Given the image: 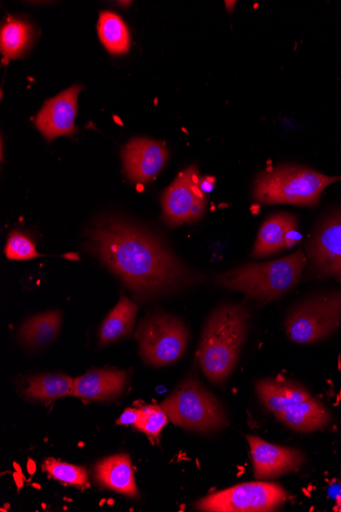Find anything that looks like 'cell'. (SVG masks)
Here are the masks:
<instances>
[{
	"label": "cell",
	"mask_w": 341,
	"mask_h": 512,
	"mask_svg": "<svg viewBox=\"0 0 341 512\" xmlns=\"http://www.w3.org/2000/svg\"><path fill=\"white\" fill-rule=\"evenodd\" d=\"M86 250L138 298L170 294L202 281L152 231L119 217L96 220L87 231Z\"/></svg>",
	"instance_id": "obj_1"
},
{
	"label": "cell",
	"mask_w": 341,
	"mask_h": 512,
	"mask_svg": "<svg viewBox=\"0 0 341 512\" xmlns=\"http://www.w3.org/2000/svg\"><path fill=\"white\" fill-rule=\"evenodd\" d=\"M249 320L245 307L230 304L216 309L208 319L198 357L212 383L222 384L231 375L248 335Z\"/></svg>",
	"instance_id": "obj_2"
},
{
	"label": "cell",
	"mask_w": 341,
	"mask_h": 512,
	"mask_svg": "<svg viewBox=\"0 0 341 512\" xmlns=\"http://www.w3.org/2000/svg\"><path fill=\"white\" fill-rule=\"evenodd\" d=\"M307 265L306 255L299 250L282 259L236 267L218 275L216 284L223 289L240 292L248 299L267 303L295 288Z\"/></svg>",
	"instance_id": "obj_3"
},
{
	"label": "cell",
	"mask_w": 341,
	"mask_h": 512,
	"mask_svg": "<svg viewBox=\"0 0 341 512\" xmlns=\"http://www.w3.org/2000/svg\"><path fill=\"white\" fill-rule=\"evenodd\" d=\"M339 177L306 166L285 164L260 173L254 183V198L265 205L314 207L321 195Z\"/></svg>",
	"instance_id": "obj_4"
},
{
	"label": "cell",
	"mask_w": 341,
	"mask_h": 512,
	"mask_svg": "<svg viewBox=\"0 0 341 512\" xmlns=\"http://www.w3.org/2000/svg\"><path fill=\"white\" fill-rule=\"evenodd\" d=\"M170 421L186 430L210 433L226 426L227 417L218 401L194 378H188L163 403Z\"/></svg>",
	"instance_id": "obj_5"
},
{
	"label": "cell",
	"mask_w": 341,
	"mask_h": 512,
	"mask_svg": "<svg viewBox=\"0 0 341 512\" xmlns=\"http://www.w3.org/2000/svg\"><path fill=\"white\" fill-rule=\"evenodd\" d=\"M135 337L144 362L164 366L183 356L187 347L188 331L177 317L155 313L141 321Z\"/></svg>",
	"instance_id": "obj_6"
},
{
	"label": "cell",
	"mask_w": 341,
	"mask_h": 512,
	"mask_svg": "<svg viewBox=\"0 0 341 512\" xmlns=\"http://www.w3.org/2000/svg\"><path fill=\"white\" fill-rule=\"evenodd\" d=\"M341 324V293L324 294L301 303L285 321L287 337L298 344H311L334 333Z\"/></svg>",
	"instance_id": "obj_7"
},
{
	"label": "cell",
	"mask_w": 341,
	"mask_h": 512,
	"mask_svg": "<svg viewBox=\"0 0 341 512\" xmlns=\"http://www.w3.org/2000/svg\"><path fill=\"white\" fill-rule=\"evenodd\" d=\"M287 497L279 485L254 482L208 495L196 508L210 512H269L279 509Z\"/></svg>",
	"instance_id": "obj_8"
},
{
	"label": "cell",
	"mask_w": 341,
	"mask_h": 512,
	"mask_svg": "<svg viewBox=\"0 0 341 512\" xmlns=\"http://www.w3.org/2000/svg\"><path fill=\"white\" fill-rule=\"evenodd\" d=\"M202 177L196 165L178 174L162 197L163 220L171 227L200 220L207 208L201 188Z\"/></svg>",
	"instance_id": "obj_9"
},
{
	"label": "cell",
	"mask_w": 341,
	"mask_h": 512,
	"mask_svg": "<svg viewBox=\"0 0 341 512\" xmlns=\"http://www.w3.org/2000/svg\"><path fill=\"white\" fill-rule=\"evenodd\" d=\"M122 159L127 177L134 183L146 184L164 169L169 151L154 139L136 137L123 148Z\"/></svg>",
	"instance_id": "obj_10"
},
{
	"label": "cell",
	"mask_w": 341,
	"mask_h": 512,
	"mask_svg": "<svg viewBox=\"0 0 341 512\" xmlns=\"http://www.w3.org/2000/svg\"><path fill=\"white\" fill-rule=\"evenodd\" d=\"M308 253L316 274L341 277V210L320 224L308 246Z\"/></svg>",
	"instance_id": "obj_11"
},
{
	"label": "cell",
	"mask_w": 341,
	"mask_h": 512,
	"mask_svg": "<svg viewBox=\"0 0 341 512\" xmlns=\"http://www.w3.org/2000/svg\"><path fill=\"white\" fill-rule=\"evenodd\" d=\"M83 87L74 85L59 96L46 101L36 118V127L52 143L60 136H71L77 132L75 118L78 108V95Z\"/></svg>",
	"instance_id": "obj_12"
},
{
	"label": "cell",
	"mask_w": 341,
	"mask_h": 512,
	"mask_svg": "<svg viewBox=\"0 0 341 512\" xmlns=\"http://www.w3.org/2000/svg\"><path fill=\"white\" fill-rule=\"evenodd\" d=\"M247 439L258 480L278 478L298 470L305 462V456L299 450L274 445L256 436Z\"/></svg>",
	"instance_id": "obj_13"
},
{
	"label": "cell",
	"mask_w": 341,
	"mask_h": 512,
	"mask_svg": "<svg viewBox=\"0 0 341 512\" xmlns=\"http://www.w3.org/2000/svg\"><path fill=\"white\" fill-rule=\"evenodd\" d=\"M300 239L298 221L294 215L277 213L262 225L252 252L254 259H264L294 247Z\"/></svg>",
	"instance_id": "obj_14"
},
{
	"label": "cell",
	"mask_w": 341,
	"mask_h": 512,
	"mask_svg": "<svg viewBox=\"0 0 341 512\" xmlns=\"http://www.w3.org/2000/svg\"><path fill=\"white\" fill-rule=\"evenodd\" d=\"M127 377L121 370H91L74 380L72 396L85 401H111L121 395Z\"/></svg>",
	"instance_id": "obj_15"
},
{
	"label": "cell",
	"mask_w": 341,
	"mask_h": 512,
	"mask_svg": "<svg viewBox=\"0 0 341 512\" xmlns=\"http://www.w3.org/2000/svg\"><path fill=\"white\" fill-rule=\"evenodd\" d=\"M94 478L101 486L129 497H137L132 463L129 455L118 454L95 465Z\"/></svg>",
	"instance_id": "obj_16"
},
{
	"label": "cell",
	"mask_w": 341,
	"mask_h": 512,
	"mask_svg": "<svg viewBox=\"0 0 341 512\" xmlns=\"http://www.w3.org/2000/svg\"><path fill=\"white\" fill-rule=\"evenodd\" d=\"M276 417L286 427L307 433L323 429L331 420L324 405L313 398L288 407Z\"/></svg>",
	"instance_id": "obj_17"
},
{
	"label": "cell",
	"mask_w": 341,
	"mask_h": 512,
	"mask_svg": "<svg viewBox=\"0 0 341 512\" xmlns=\"http://www.w3.org/2000/svg\"><path fill=\"white\" fill-rule=\"evenodd\" d=\"M256 390L265 407L275 414L312 398L304 387L291 382L264 380L257 384Z\"/></svg>",
	"instance_id": "obj_18"
},
{
	"label": "cell",
	"mask_w": 341,
	"mask_h": 512,
	"mask_svg": "<svg viewBox=\"0 0 341 512\" xmlns=\"http://www.w3.org/2000/svg\"><path fill=\"white\" fill-rule=\"evenodd\" d=\"M62 325L59 311L46 312L29 318L20 330L21 343L31 349L50 345L58 337Z\"/></svg>",
	"instance_id": "obj_19"
},
{
	"label": "cell",
	"mask_w": 341,
	"mask_h": 512,
	"mask_svg": "<svg viewBox=\"0 0 341 512\" xmlns=\"http://www.w3.org/2000/svg\"><path fill=\"white\" fill-rule=\"evenodd\" d=\"M137 306L126 297H122L110 312L100 330V345L105 347L129 337L133 331Z\"/></svg>",
	"instance_id": "obj_20"
},
{
	"label": "cell",
	"mask_w": 341,
	"mask_h": 512,
	"mask_svg": "<svg viewBox=\"0 0 341 512\" xmlns=\"http://www.w3.org/2000/svg\"><path fill=\"white\" fill-rule=\"evenodd\" d=\"M33 39L32 25L21 19L9 18L2 27L0 49L5 60L21 58L30 48Z\"/></svg>",
	"instance_id": "obj_21"
},
{
	"label": "cell",
	"mask_w": 341,
	"mask_h": 512,
	"mask_svg": "<svg viewBox=\"0 0 341 512\" xmlns=\"http://www.w3.org/2000/svg\"><path fill=\"white\" fill-rule=\"evenodd\" d=\"M25 390V396L41 401L52 403L60 398L72 395L74 380L60 374H47L31 378Z\"/></svg>",
	"instance_id": "obj_22"
},
{
	"label": "cell",
	"mask_w": 341,
	"mask_h": 512,
	"mask_svg": "<svg viewBox=\"0 0 341 512\" xmlns=\"http://www.w3.org/2000/svg\"><path fill=\"white\" fill-rule=\"evenodd\" d=\"M97 30L107 51L114 56L125 55L130 49V34L123 19L112 12H102Z\"/></svg>",
	"instance_id": "obj_23"
},
{
	"label": "cell",
	"mask_w": 341,
	"mask_h": 512,
	"mask_svg": "<svg viewBox=\"0 0 341 512\" xmlns=\"http://www.w3.org/2000/svg\"><path fill=\"white\" fill-rule=\"evenodd\" d=\"M42 468L44 472L62 483L80 488L89 487L88 474L82 467L54 458H47Z\"/></svg>",
	"instance_id": "obj_24"
},
{
	"label": "cell",
	"mask_w": 341,
	"mask_h": 512,
	"mask_svg": "<svg viewBox=\"0 0 341 512\" xmlns=\"http://www.w3.org/2000/svg\"><path fill=\"white\" fill-rule=\"evenodd\" d=\"M139 410L138 421L134 428L152 440H157L169 422V416L162 406L146 405Z\"/></svg>",
	"instance_id": "obj_25"
},
{
	"label": "cell",
	"mask_w": 341,
	"mask_h": 512,
	"mask_svg": "<svg viewBox=\"0 0 341 512\" xmlns=\"http://www.w3.org/2000/svg\"><path fill=\"white\" fill-rule=\"evenodd\" d=\"M5 253L8 259L15 261H28L40 257L31 239L17 230L9 236Z\"/></svg>",
	"instance_id": "obj_26"
},
{
	"label": "cell",
	"mask_w": 341,
	"mask_h": 512,
	"mask_svg": "<svg viewBox=\"0 0 341 512\" xmlns=\"http://www.w3.org/2000/svg\"><path fill=\"white\" fill-rule=\"evenodd\" d=\"M138 416H139L138 409H133V408L126 409L123 412V414L121 415V417L119 418L117 424L123 425V426H135V424L138 421Z\"/></svg>",
	"instance_id": "obj_27"
},
{
	"label": "cell",
	"mask_w": 341,
	"mask_h": 512,
	"mask_svg": "<svg viewBox=\"0 0 341 512\" xmlns=\"http://www.w3.org/2000/svg\"><path fill=\"white\" fill-rule=\"evenodd\" d=\"M214 182L215 179L211 177L202 179L201 188L205 194L212 192L214 188Z\"/></svg>",
	"instance_id": "obj_28"
},
{
	"label": "cell",
	"mask_w": 341,
	"mask_h": 512,
	"mask_svg": "<svg viewBox=\"0 0 341 512\" xmlns=\"http://www.w3.org/2000/svg\"><path fill=\"white\" fill-rule=\"evenodd\" d=\"M339 177V181H341V176H338Z\"/></svg>",
	"instance_id": "obj_29"
},
{
	"label": "cell",
	"mask_w": 341,
	"mask_h": 512,
	"mask_svg": "<svg viewBox=\"0 0 341 512\" xmlns=\"http://www.w3.org/2000/svg\"><path fill=\"white\" fill-rule=\"evenodd\" d=\"M339 281L341 282V277L339 278Z\"/></svg>",
	"instance_id": "obj_30"
}]
</instances>
